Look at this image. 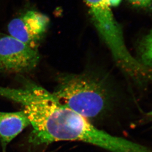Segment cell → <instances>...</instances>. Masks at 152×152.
<instances>
[{
  "label": "cell",
  "instance_id": "5b68a950",
  "mask_svg": "<svg viewBox=\"0 0 152 152\" xmlns=\"http://www.w3.org/2000/svg\"><path fill=\"white\" fill-rule=\"evenodd\" d=\"M30 126L27 114L24 110L17 112H0V141L3 149Z\"/></svg>",
  "mask_w": 152,
  "mask_h": 152
},
{
  "label": "cell",
  "instance_id": "3957f363",
  "mask_svg": "<svg viewBox=\"0 0 152 152\" xmlns=\"http://www.w3.org/2000/svg\"><path fill=\"white\" fill-rule=\"evenodd\" d=\"M38 51L7 34H0V73H23L37 66Z\"/></svg>",
  "mask_w": 152,
  "mask_h": 152
},
{
  "label": "cell",
  "instance_id": "7a4b0ae2",
  "mask_svg": "<svg viewBox=\"0 0 152 152\" xmlns=\"http://www.w3.org/2000/svg\"><path fill=\"white\" fill-rule=\"evenodd\" d=\"M56 81L52 93L55 97L91 123L103 118L112 109L114 95L103 75L91 72L63 73Z\"/></svg>",
  "mask_w": 152,
  "mask_h": 152
},
{
  "label": "cell",
  "instance_id": "6da1fadb",
  "mask_svg": "<svg viewBox=\"0 0 152 152\" xmlns=\"http://www.w3.org/2000/svg\"><path fill=\"white\" fill-rule=\"evenodd\" d=\"M0 96L21 105L32 128L29 138L35 145L61 141H81L111 152H127L128 139L98 129L61 103L52 93L30 81L20 88L0 87Z\"/></svg>",
  "mask_w": 152,
  "mask_h": 152
},
{
  "label": "cell",
  "instance_id": "52a82bcc",
  "mask_svg": "<svg viewBox=\"0 0 152 152\" xmlns=\"http://www.w3.org/2000/svg\"><path fill=\"white\" fill-rule=\"evenodd\" d=\"M131 4L141 9H150L152 7V0H128Z\"/></svg>",
  "mask_w": 152,
  "mask_h": 152
},
{
  "label": "cell",
  "instance_id": "8992f818",
  "mask_svg": "<svg viewBox=\"0 0 152 152\" xmlns=\"http://www.w3.org/2000/svg\"><path fill=\"white\" fill-rule=\"evenodd\" d=\"M139 62L152 69V30L144 37L138 45Z\"/></svg>",
  "mask_w": 152,
  "mask_h": 152
},
{
  "label": "cell",
  "instance_id": "277c9868",
  "mask_svg": "<svg viewBox=\"0 0 152 152\" xmlns=\"http://www.w3.org/2000/svg\"><path fill=\"white\" fill-rule=\"evenodd\" d=\"M49 23V19L46 15L35 10H28L11 20L7 30L9 35L37 49Z\"/></svg>",
  "mask_w": 152,
  "mask_h": 152
}]
</instances>
